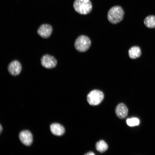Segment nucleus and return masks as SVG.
Instances as JSON below:
<instances>
[{"label":"nucleus","mask_w":155,"mask_h":155,"mask_svg":"<svg viewBox=\"0 0 155 155\" xmlns=\"http://www.w3.org/2000/svg\"><path fill=\"white\" fill-rule=\"evenodd\" d=\"M124 12L122 7L115 6L111 7L108 11L107 18L111 23L116 24L121 21L124 17Z\"/></svg>","instance_id":"1"},{"label":"nucleus","mask_w":155,"mask_h":155,"mask_svg":"<svg viewBox=\"0 0 155 155\" xmlns=\"http://www.w3.org/2000/svg\"><path fill=\"white\" fill-rule=\"evenodd\" d=\"M73 7L75 10L79 13L86 15L91 11L92 5L90 0H75Z\"/></svg>","instance_id":"2"},{"label":"nucleus","mask_w":155,"mask_h":155,"mask_svg":"<svg viewBox=\"0 0 155 155\" xmlns=\"http://www.w3.org/2000/svg\"><path fill=\"white\" fill-rule=\"evenodd\" d=\"M91 41L90 38L85 35L79 36L75 40L74 46L76 49L80 52L86 51L90 47Z\"/></svg>","instance_id":"3"},{"label":"nucleus","mask_w":155,"mask_h":155,"mask_svg":"<svg viewBox=\"0 0 155 155\" xmlns=\"http://www.w3.org/2000/svg\"><path fill=\"white\" fill-rule=\"evenodd\" d=\"M104 97L103 92L98 90H94L90 92L87 96V100L89 104L96 106L99 104Z\"/></svg>","instance_id":"4"},{"label":"nucleus","mask_w":155,"mask_h":155,"mask_svg":"<svg viewBox=\"0 0 155 155\" xmlns=\"http://www.w3.org/2000/svg\"><path fill=\"white\" fill-rule=\"evenodd\" d=\"M42 65L44 67L50 69L55 67L57 64V61L53 56L49 55L43 56L41 59Z\"/></svg>","instance_id":"5"},{"label":"nucleus","mask_w":155,"mask_h":155,"mask_svg":"<svg viewBox=\"0 0 155 155\" xmlns=\"http://www.w3.org/2000/svg\"><path fill=\"white\" fill-rule=\"evenodd\" d=\"M52 31L53 28L51 25L44 24L40 26L37 32L38 34L42 38H47L51 36Z\"/></svg>","instance_id":"6"},{"label":"nucleus","mask_w":155,"mask_h":155,"mask_svg":"<svg viewBox=\"0 0 155 155\" xmlns=\"http://www.w3.org/2000/svg\"><path fill=\"white\" fill-rule=\"evenodd\" d=\"M19 137L22 143L26 146L30 145L33 142L32 134L28 130L21 132L19 134Z\"/></svg>","instance_id":"7"},{"label":"nucleus","mask_w":155,"mask_h":155,"mask_svg":"<svg viewBox=\"0 0 155 155\" xmlns=\"http://www.w3.org/2000/svg\"><path fill=\"white\" fill-rule=\"evenodd\" d=\"M128 113V108L123 103L118 104L115 109V113L117 116L120 119H123L126 117Z\"/></svg>","instance_id":"8"},{"label":"nucleus","mask_w":155,"mask_h":155,"mask_svg":"<svg viewBox=\"0 0 155 155\" xmlns=\"http://www.w3.org/2000/svg\"><path fill=\"white\" fill-rule=\"evenodd\" d=\"M22 67L20 63L18 61L14 60L12 61L9 64L8 70L11 75L16 76L21 72Z\"/></svg>","instance_id":"9"},{"label":"nucleus","mask_w":155,"mask_h":155,"mask_svg":"<svg viewBox=\"0 0 155 155\" xmlns=\"http://www.w3.org/2000/svg\"><path fill=\"white\" fill-rule=\"evenodd\" d=\"M50 130L54 135L60 136L63 135L65 132L64 127L58 123H54L51 125Z\"/></svg>","instance_id":"10"},{"label":"nucleus","mask_w":155,"mask_h":155,"mask_svg":"<svg viewBox=\"0 0 155 155\" xmlns=\"http://www.w3.org/2000/svg\"><path fill=\"white\" fill-rule=\"evenodd\" d=\"M146 26L150 28H155V16L150 15L147 16L144 21Z\"/></svg>","instance_id":"11"},{"label":"nucleus","mask_w":155,"mask_h":155,"mask_svg":"<svg viewBox=\"0 0 155 155\" xmlns=\"http://www.w3.org/2000/svg\"><path fill=\"white\" fill-rule=\"evenodd\" d=\"M129 55L132 59H135L139 57L141 54L140 48L137 46H133L129 51Z\"/></svg>","instance_id":"12"},{"label":"nucleus","mask_w":155,"mask_h":155,"mask_svg":"<svg viewBox=\"0 0 155 155\" xmlns=\"http://www.w3.org/2000/svg\"><path fill=\"white\" fill-rule=\"evenodd\" d=\"M96 148L98 152L102 153L105 151L108 148L107 144L103 140H100L96 144Z\"/></svg>","instance_id":"13"},{"label":"nucleus","mask_w":155,"mask_h":155,"mask_svg":"<svg viewBox=\"0 0 155 155\" xmlns=\"http://www.w3.org/2000/svg\"><path fill=\"white\" fill-rule=\"evenodd\" d=\"M126 122L128 125L130 126H133L137 125H139L140 122L139 120L137 118H133L127 119Z\"/></svg>","instance_id":"14"},{"label":"nucleus","mask_w":155,"mask_h":155,"mask_svg":"<svg viewBox=\"0 0 155 155\" xmlns=\"http://www.w3.org/2000/svg\"><path fill=\"white\" fill-rule=\"evenodd\" d=\"M95 154L94 153L92 152H89L86 154H85V155H94Z\"/></svg>","instance_id":"15"},{"label":"nucleus","mask_w":155,"mask_h":155,"mask_svg":"<svg viewBox=\"0 0 155 155\" xmlns=\"http://www.w3.org/2000/svg\"><path fill=\"white\" fill-rule=\"evenodd\" d=\"M0 133L2 131V126L1 125H0Z\"/></svg>","instance_id":"16"}]
</instances>
